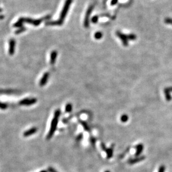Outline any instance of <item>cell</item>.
Instances as JSON below:
<instances>
[{
  "mask_svg": "<svg viewBox=\"0 0 172 172\" xmlns=\"http://www.w3.org/2000/svg\"><path fill=\"white\" fill-rule=\"evenodd\" d=\"M98 19H99V17L98 16H94V17L91 18V22L94 23H97L98 21Z\"/></svg>",
  "mask_w": 172,
  "mask_h": 172,
  "instance_id": "7402d4cb",
  "label": "cell"
},
{
  "mask_svg": "<svg viewBox=\"0 0 172 172\" xmlns=\"http://www.w3.org/2000/svg\"><path fill=\"white\" fill-rule=\"evenodd\" d=\"M164 93H165V95H166V98L167 100L170 101L171 100L172 98H171V95L170 94V91H169L168 88H166V89H165Z\"/></svg>",
  "mask_w": 172,
  "mask_h": 172,
  "instance_id": "9a60e30c",
  "label": "cell"
},
{
  "mask_svg": "<svg viewBox=\"0 0 172 172\" xmlns=\"http://www.w3.org/2000/svg\"><path fill=\"white\" fill-rule=\"evenodd\" d=\"M57 53L55 50H54L51 52L50 55V63L51 65H54L55 63V61L57 57Z\"/></svg>",
  "mask_w": 172,
  "mask_h": 172,
  "instance_id": "8fae6325",
  "label": "cell"
},
{
  "mask_svg": "<svg viewBox=\"0 0 172 172\" xmlns=\"http://www.w3.org/2000/svg\"><path fill=\"white\" fill-rule=\"evenodd\" d=\"M94 8V6L91 5L89 7L88 10L86 11L85 17L84 20V26L86 28H88L89 27V19H90V16L91 13V12Z\"/></svg>",
  "mask_w": 172,
  "mask_h": 172,
  "instance_id": "277c9868",
  "label": "cell"
},
{
  "mask_svg": "<svg viewBox=\"0 0 172 172\" xmlns=\"http://www.w3.org/2000/svg\"><path fill=\"white\" fill-rule=\"evenodd\" d=\"M16 41L14 39H11L9 41V49L8 53L10 55H13L15 51Z\"/></svg>",
  "mask_w": 172,
  "mask_h": 172,
  "instance_id": "8992f818",
  "label": "cell"
},
{
  "mask_svg": "<svg viewBox=\"0 0 172 172\" xmlns=\"http://www.w3.org/2000/svg\"><path fill=\"white\" fill-rule=\"evenodd\" d=\"M143 145L142 144H138L137 146L136 147V152L135 153V157H139L140 155V154L142 153V152H143Z\"/></svg>",
  "mask_w": 172,
  "mask_h": 172,
  "instance_id": "5bb4252c",
  "label": "cell"
},
{
  "mask_svg": "<svg viewBox=\"0 0 172 172\" xmlns=\"http://www.w3.org/2000/svg\"><path fill=\"white\" fill-rule=\"evenodd\" d=\"M116 34H117V36L121 39V40L122 44H123L125 46H128V39H129V36H126V35L121 34V33L120 32H117Z\"/></svg>",
  "mask_w": 172,
  "mask_h": 172,
  "instance_id": "ba28073f",
  "label": "cell"
},
{
  "mask_svg": "<svg viewBox=\"0 0 172 172\" xmlns=\"http://www.w3.org/2000/svg\"><path fill=\"white\" fill-rule=\"evenodd\" d=\"M63 22H61L59 20L57 21H48L46 22V25L49 26H60L62 25Z\"/></svg>",
  "mask_w": 172,
  "mask_h": 172,
  "instance_id": "7c38bea8",
  "label": "cell"
},
{
  "mask_svg": "<svg viewBox=\"0 0 172 172\" xmlns=\"http://www.w3.org/2000/svg\"><path fill=\"white\" fill-rule=\"evenodd\" d=\"M37 131V128L36 127H34V128H32L29 130L26 131L23 133V136H25V137H27V136H29L33 135L35 133H36Z\"/></svg>",
  "mask_w": 172,
  "mask_h": 172,
  "instance_id": "9c48e42d",
  "label": "cell"
},
{
  "mask_svg": "<svg viewBox=\"0 0 172 172\" xmlns=\"http://www.w3.org/2000/svg\"><path fill=\"white\" fill-rule=\"evenodd\" d=\"M4 16L3 15H0V20H3L4 18Z\"/></svg>",
  "mask_w": 172,
  "mask_h": 172,
  "instance_id": "f1b7e54d",
  "label": "cell"
},
{
  "mask_svg": "<svg viewBox=\"0 0 172 172\" xmlns=\"http://www.w3.org/2000/svg\"><path fill=\"white\" fill-rule=\"evenodd\" d=\"M129 117L127 115H122L121 117V121L122 122H126L128 120Z\"/></svg>",
  "mask_w": 172,
  "mask_h": 172,
  "instance_id": "44dd1931",
  "label": "cell"
},
{
  "mask_svg": "<svg viewBox=\"0 0 172 172\" xmlns=\"http://www.w3.org/2000/svg\"><path fill=\"white\" fill-rule=\"evenodd\" d=\"M50 76V73L48 72H46L43 75V76L41 77V80L39 82V85L40 86H44L46 85V84L48 82V79Z\"/></svg>",
  "mask_w": 172,
  "mask_h": 172,
  "instance_id": "52a82bcc",
  "label": "cell"
},
{
  "mask_svg": "<svg viewBox=\"0 0 172 172\" xmlns=\"http://www.w3.org/2000/svg\"><path fill=\"white\" fill-rule=\"evenodd\" d=\"M145 159V157L144 156V155H142V156L136 157V158H135L130 159L128 161V163H129L130 164H133L134 163H136L142 161H143V160H144Z\"/></svg>",
  "mask_w": 172,
  "mask_h": 172,
  "instance_id": "30bf717a",
  "label": "cell"
},
{
  "mask_svg": "<svg viewBox=\"0 0 172 172\" xmlns=\"http://www.w3.org/2000/svg\"><path fill=\"white\" fill-rule=\"evenodd\" d=\"M72 2V0H66L64 5H63V8L61 12L59 20L61 22H63V20L66 17V16L67 15L68 11L69 10V8Z\"/></svg>",
  "mask_w": 172,
  "mask_h": 172,
  "instance_id": "3957f363",
  "label": "cell"
},
{
  "mask_svg": "<svg viewBox=\"0 0 172 172\" xmlns=\"http://www.w3.org/2000/svg\"><path fill=\"white\" fill-rule=\"evenodd\" d=\"M51 16L50 15H48L45 16L40 19H37V20H34L32 19V18H28V17H21L19 18V20L18 21H20L21 23H29V24H31L32 25L35 26H37L39 25H40L42 22H43V21L48 20L49 18H50Z\"/></svg>",
  "mask_w": 172,
  "mask_h": 172,
  "instance_id": "7a4b0ae2",
  "label": "cell"
},
{
  "mask_svg": "<svg viewBox=\"0 0 172 172\" xmlns=\"http://www.w3.org/2000/svg\"><path fill=\"white\" fill-rule=\"evenodd\" d=\"M40 172H47L46 171H42Z\"/></svg>",
  "mask_w": 172,
  "mask_h": 172,
  "instance_id": "4dcf8cb0",
  "label": "cell"
},
{
  "mask_svg": "<svg viewBox=\"0 0 172 172\" xmlns=\"http://www.w3.org/2000/svg\"><path fill=\"white\" fill-rule=\"evenodd\" d=\"M2 11V9H1V8H0V13H1Z\"/></svg>",
  "mask_w": 172,
  "mask_h": 172,
  "instance_id": "1f68e13d",
  "label": "cell"
},
{
  "mask_svg": "<svg viewBox=\"0 0 172 172\" xmlns=\"http://www.w3.org/2000/svg\"><path fill=\"white\" fill-rule=\"evenodd\" d=\"M165 167L164 166H162L159 167L158 172H165Z\"/></svg>",
  "mask_w": 172,
  "mask_h": 172,
  "instance_id": "603a6c76",
  "label": "cell"
},
{
  "mask_svg": "<svg viewBox=\"0 0 172 172\" xmlns=\"http://www.w3.org/2000/svg\"><path fill=\"white\" fill-rule=\"evenodd\" d=\"M60 114L61 112L60 109L56 110L55 113H54V117L53 120H52L50 130H49L48 135H47V139H50L53 137L54 133H55L56 129H57L58 119H59Z\"/></svg>",
  "mask_w": 172,
  "mask_h": 172,
  "instance_id": "6da1fadb",
  "label": "cell"
},
{
  "mask_svg": "<svg viewBox=\"0 0 172 172\" xmlns=\"http://www.w3.org/2000/svg\"><path fill=\"white\" fill-rule=\"evenodd\" d=\"M82 138V134H80V135L77 136V140H81V139Z\"/></svg>",
  "mask_w": 172,
  "mask_h": 172,
  "instance_id": "4316f807",
  "label": "cell"
},
{
  "mask_svg": "<svg viewBox=\"0 0 172 172\" xmlns=\"http://www.w3.org/2000/svg\"><path fill=\"white\" fill-rule=\"evenodd\" d=\"M8 108V105L6 103L0 102V109L2 110L6 109Z\"/></svg>",
  "mask_w": 172,
  "mask_h": 172,
  "instance_id": "ffe728a7",
  "label": "cell"
},
{
  "mask_svg": "<svg viewBox=\"0 0 172 172\" xmlns=\"http://www.w3.org/2000/svg\"><path fill=\"white\" fill-rule=\"evenodd\" d=\"M37 102V99L36 98H26L21 100L19 102V104L21 105H26L30 106L34 104Z\"/></svg>",
  "mask_w": 172,
  "mask_h": 172,
  "instance_id": "5b68a950",
  "label": "cell"
},
{
  "mask_svg": "<svg viewBox=\"0 0 172 172\" xmlns=\"http://www.w3.org/2000/svg\"><path fill=\"white\" fill-rule=\"evenodd\" d=\"M105 172H109V171H105Z\"/></svg>",
  "mask_w": 172,
  "mask_h": 172,
  "instance_id": "d6a6232c",
  "label": "cell"
},
{
  "mask_svg": "<svg viewBox=\"0 0 172 172\" xmlns=\"http://www.w3.org/2000/svg\"><path fill=\"white\" fill-rule=\"evenodd\" d=\"M48 171L49 172H57V171H56L55 169H54V168H53V167H49L48 168Z\"/></svg>",
  "mask_w": 172,
  "mask_h": 172,
  "instance_id": "cb8c5ba5",
  "label": "cell"
},
{
  "mask_svg": "<svg viewBox=\"0 0 172 172\" xmlns=\"http://www.w3.org/2000/svg\"><path fill=\"white\" fill-rule=\"evenodd\" d=\"M80 122H81L82 126H83V128H84V129H85V130L86 131H88L90 130V128H89V126H88V125L87 124V123H86V122L83 121H81Z\"/></svg>",
  "mask_w": 172,
  "mask_h": 172,
  "instance_id": "e0dca14e",
  "label": "cell"
},
{
  "mask_svg": "<svg viewBox=\"0 0 172 172\" xmlns=\"http://www.w3.org/2000/svg\"><path fill=\"white\" fill-rule=\"evenodd\" d=\"M168 89H169V90L170 91H172V88H168Z\"/></svg>",
  "mask_w": 172,
  "mask_h": 172,
  "instance_id": "f546056e",
  "label": "cell"
},
{
  "mask_svg": "<svg viewBox=\"0 0 172 172\" xmlns=\"http://www.w3.org/2000/svg\"><path fill=\"white\" fill-rule=\"evenodd\" d=\"M91 142L92 144H94L95 142V138H91Z\"/></svg>",
  "mask_w": 172,
  "mask_h": 172,
  "instance_id": "83f0119b",
  "label": "cell"
},
{
  "mask_svg": "<svg viewBox=\"0 0 172 172\" xmlns=\"http://www.w3.org/2000/svg\"><path fill=\"white\" fill-rule=\"evenodd\" d=\"M94 37H95V38L96 39H98V40L100 39L101 37H103V34L100 32H97L95 34Z\"/></svg>",
  "mask_w": 172,
  "mask_h": 172,
  "instance_id": "d6986e66",
  "label": "cell"
},
{
  "mask_svg": "<svg viewBox=\"0 0 172 172\" xmlns=\"http://www.w3.org/2000/svg\"><path fill=\"white\" fill-rule=\"evenodd\" d=\"M113 148H114V145H113L111 147L109 148H107L105 151L107 153V158L110 159L112 158L113 154Z\"/></svg>",
  "mask_w": 172,
  "mask_h": 172,
  "instance_id": "4fadbf2b",
  "label": "cell"
},
{
  "mask_svg": "<svg viewBox=\"0 0 172 172\" xmlns=\"http://www.w3.org/2000/svg\"><path fill=\"white\" fill-rule=\"evenodd\" d=\"M166 22L169 23V24L172 25V19H171V18H167V19H166Z\"/></svg>",
  "mask_w": 172,
  "mask_h": 172,
  "instance_id": "d4e9b609",
  "label": "cell"
},
{
  "mask_svg": "<svg viewBox=\"0 0 172 172\" xmlns=\"http://www.w3.org/2000/svg\"><path fill=\"white\" fill-rule=\"evenodd\" d=\"M101 148H102V149L104 150H105V149H107V148H106L105 147V145L104 144V143H101Z\"/></svg>",
  "mask_w": 172,
  "mask_h": 172,
  "instance_id": "484cf974",
  "label": "cell"
},
{
  "mask_svg": "<svg viewBox=\"0 0 172 172\" xmlns=\"http://www.w3.org/2000/svg\"><path fill=\"white\" fill-rule=\"evenodd\" d=\"M26 30V28L24 27H20L19 29H18L16 31L15 34H21V33H22L23 32L25 31Z\"/></svg>",
  "mask_w": 172,
  "mask_h": 172,
  "instance_id": "ac0fdd59",
  "label": "cell"
},
{
  "mask_svg": "<svg viewBox=\"0 0 172 172\" xmlns=\"http://www.w3.org/2000/svg\"><path fill=\"white\" fill-rule=\"evenodd\" d=\"M72 105L71 104H67L65 107V112L67 113H70L72 111Z\"/></svg>",
  "mask_w": 172,
  "mask_h": 172,
  "instance_id": "2e32d148",
  "label": "cell"
}]
</instances>
